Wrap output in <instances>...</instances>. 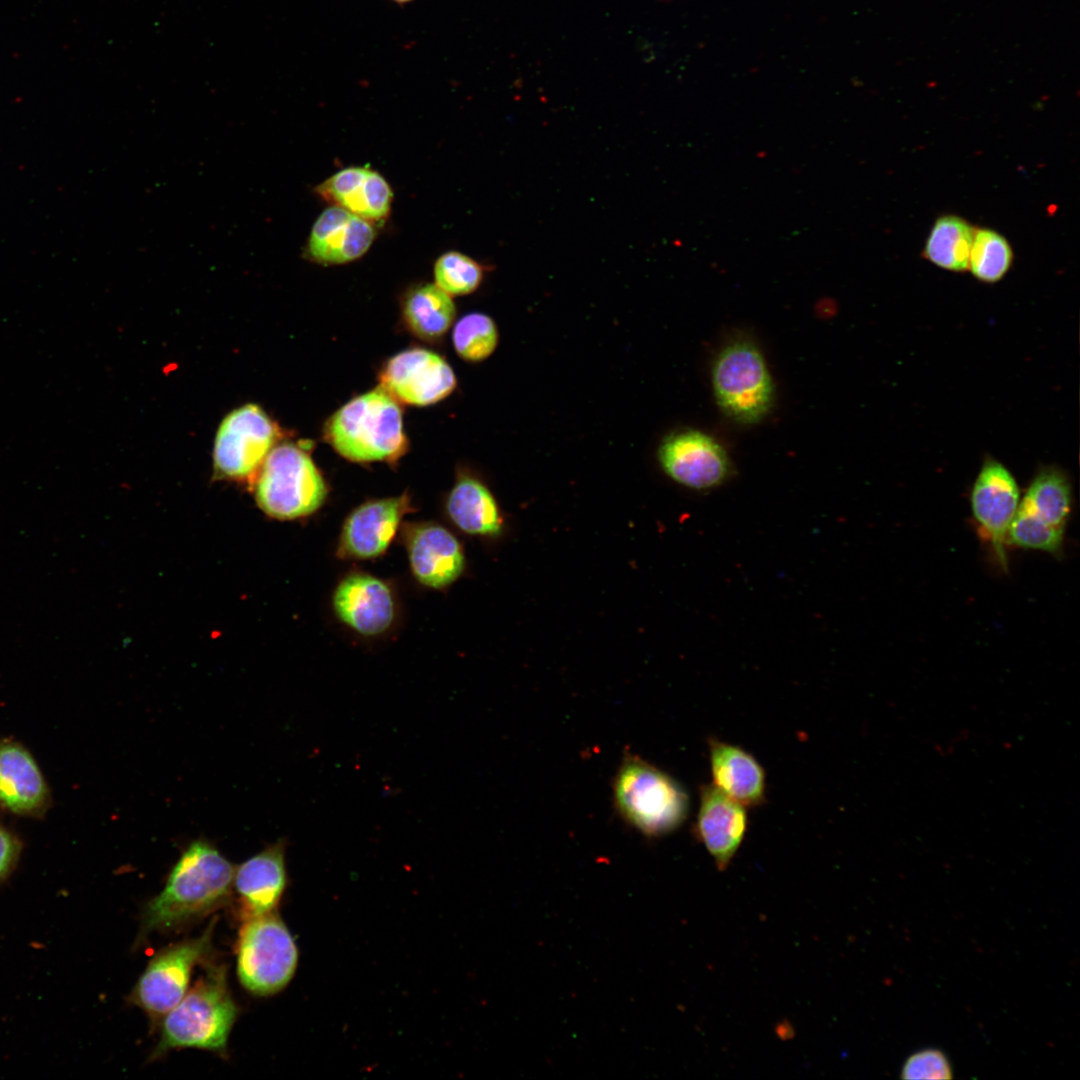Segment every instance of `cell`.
Wrapping results in <instances>:
<instances>
[{"label":"cell","mask_w":1080,"mask_h":1080,"mask_svg":"<svg viewBox=\"0 0 1080 1080\" xmlns=\"http://www.w3.org/2000/svg\"><path fill=\"white\" fill-rule=\"evenodd\" d=\"M235 868L206 839L190 842L171 868L162 891L144 907L139 938L176 930L223 906Z\"/></svg>","instance_id":"obj_1"},{"label":"cell","mask_w":1080,"mask_h":1080,"mask_svg":"<svg viewBox=\"0 0 1080 1080\" xmlns=\"http://www.w3.org/2000/svg\"><path fill=\"white\" fill-rule=\"evenodd\" d=\"M204 973L161 1020L151 1060L174 1049L196 1048L226 1055L239 1008L229 990L227 969L207 962Z\"/></svg>","instance_id":"obj_2"},{"label":"cell","mask_w":1080,"mask_h":1080,"mask_svg":"<svg viewBox=\"0 0 1080 1080\" xmlns=\"http://www.w3.org/2000/svg\"><path fill=\"white\" fill-rule=\"evenodd\" d=\"M324 438L340 456L355 463H396L408 448L398 401L380 386L331 415Z\"/></svg>","instance_id":"obj_3"},{"label":"cell","mask_w":1080,"mask_h":1080,"mask_svg":"<svg viewBox=\"0 0 1080 1080\" xmlns=\"http://www.w3.org/2000/svg\"><path fill=\"white\" fill-rule=\"evenodd\" d=\"M306 442H282L269 452L251 481L258 507L277 520H294L319 510L327 483Z\"/></svg>","instance_id":"obj_4"},{"label":"cell","mask_w":1080,"mask_h":1080,"mask_svg":"<svg viewBox=\"0 0 1080 1080\" xmlns=\"http://www.w3.org/2000/svg\"><path fill=\"white\" fill-rule=\"evenodd\" d=\"M616 808L647 836L673 832L686 820L689 798L670 775L634 756L619 767L613 784Z\"/></svg>","instance_id":"obj_5"},{"label":"cell","mask_w":1080,"mask_h":1080,"mask_svg":"<svg viewBox=\"0 0 1080 1080\" xmlns=\"http://www.w3.org/2000/svg\"><path fill=\"white\" fill-rule=\"evenodd\" d=\"M293 936L275 912L244 920L236 946V970L241 985L256 996L280 992L297 968Z\"/></svg>","instance_id":"obj_6"},{"label":"cell","mask_w":1080,"mask_h":1080,"mask_svg":"<svg viewBox=\"0 0 1080 1080\" xmlns=\"http://www.w3.org/2000/svg\"><path fill=\"white\" fill-rule=\"evenodd\" d=\"M716 402L730 419L755 424L769 412L774 387L765 359L747 339H737L722 348L712 367Z\"/></svg>","instance_id":"obj_7"},{"label":"cell","mask_w":1080,"mask_h":1080,"mask_svg":"<svg viewBox=\"0 0 1080 1080\" xmlns=\"http://www.w3.org/2000/svg\"><path fill=\"white\" fill-rule=\"evenodd\" d=\"M216 920L213 918L198 937L159 950L137 980L128 1001L141 1008L153 1025L185 996L194 968L211 960Z\"/></svg>","instance_id":"obj_8"},{"label":"cell","mask_w":1080,"mask_h":1080,"mask_svg":"<svg viewBox=\"0 0 1080 1080\" xmlns=\"http://www.w3.org/2000/svg\"><path fill=\"white\" fill-rule=\"evenodd\" d=\"M280 436L278 425L259 405L247 403L233 409L216 431L215 476L251 483Z\"/></svg>","instance_id":"obj_9"},{"label":"cell","mask_w":1080,"mask_h":1080,"mask_svg":"<svg viewBox=\"0 0 1080 1080\" xmlns=\"http://www.w3.org/2000/svg\"><path fill=\"white\" fill-rule=\"evenodd\" d=\"M380 387L395 400L424 407L448 397L457 386L452 367L439 354L415 347L388 359L379 374Z\"/></svg>","instance_id":"obj_10"},{"label":"cell","mask_w":1080,"mask_h":1080,"mask_svg":"<svg viewBox=\"0 0 1080 1080\" xmlns=\"http://www.w3.org/2000/svg\"><path fill=\"white\" fill-rule=\"evenodd\" d=\"M657 458L669 478L699 491L720 486L731 468L725 449L708 434L693 429L666 436L658 447Z\"/></svg>","instance_id":"obj_11"},{"label":"cell","mask_w":1080,"mask_h":1080,"mask_svg":"<svg viewBox=\"0 0 1080 1080\" xmlns=\"http://www.w3.org/2000/svg\"><path fill=\"white\" fill-rule=\"evenodd\" d=\"M413 510L408 491L361 503L344 520L336 555L344 560L382 556L400 530L404 517Z\"/></svg>","instance_id":"obj_12"},{"label":"cell","mask_w":1080,"mask_h":1080,"mask_svg":"<svg viewBox=\"0 0 1080 1080\" xmlns=\"http://www.w3.org/2000/svg\"><path fill=\"white\" fill-rule=\"evenodd\" d=\"M337 619L354 632L374 637L385 633L396 617V599L391 586L372 574H346L332 594Z\"/></svg>","instance_id":"obj_13"},{"label":"cell","mask_w":1080,"mask_h":1080,"mask_svg":"<svg viewBox=\"0 0 1080 1080\" xmlns=\"http://www.w3.org/2000/svg\"><path fill=\"white\" fill-rule=\"evenodd\" d=\"M413 577L421 585L443 590L465 569V553L460 541L445 526L435 522L405 524L402 530Z\"/></svg>","instance_id":"obj_14"},{"label":"cell","mask_w":1080,"mask_h":1080,"mask_svg":"<svg viewBox=\"0 0 1080 1080\" xmlns=\"http://www.w3.org/2000/svg\"><path fill=\"white\" fill-rule=\"evenodd\" d=\"M972 513L1006 568L1004 545L1020 503L1018 485L1010 471L995 460L985 462L971 491Z\"/></svg>","instance_id":"obj_15"},{"label":"cell","mask_w":1080,"mask_h":1080,"mask_svg":"<svg viewBox=\"0 0 1080 1080\" xmlns=\"http://www.w3.org/2000/svg\"><path fill=\"white\" fill-rule=\"evenodd\" d=\"M285 848L279 840L235 868L233 889L243 921L276 911L288 880Z\"/></svg>","instance_id":"obj_16"},{"label":"cell","mask_w":1080,"mask_h":1080,"mask_svg":"<svg viewBox=\"0 0 1080 1080\" xmlns=\"http://www.w3.org/2000/svg\"><path fill=\"white\" fill-rule=\"evenodd\" d=\"M375 238L371 223L341 207L325 209L313 224L306 256L324 265L345 264L363 256Z\"/></svg>","instance_id":"obj_17"},{"label":"cell","mask_w":1080,"mask_h":1080,"mask_svg":"<svg viewBox=\"0 0 1080 1080\" xmlns=\"http://www.w3.org/2000/svg\"><path fill=\"white\" fill-rule=\"evenodd\" d=\"M746 830L745 806L713 785L701 788L695 832L719 870L728 867L743 842Z\"/></svg>","instance_id":"obj_18"},{"label":"cell","mask_w":1080,"mask_h":1080,"mask_svg":"<svg viewBox=\"0 0 1080 1080\" xmlns=\"http://www.w3.org/2000/svg\"><path fill=\"white\" fill-rule=\"evenodd\" d=\"M50 794L31 754L19 743H0V804L22 816H40Z\"/></svg>","instance_id":"obj_19"},{"label":"cell","mask_w":1080,"mask_h":1080,"mask_svg":"<svg viewBox=\"0 0 1080 1080\" xmlns=\"http://www.w3.org/2000/svg\"><path fill=\"white\" fill-rule=\"evenodd\" d=\"M316 192L333 206L369 222L387 217L393 199L388 182L367 167L342 169L318 185Z\"/></svg>","instance_id":"obj_20"},{"label":"cell","mask_w":1080,"mask_h":1080,"mask_svg":"<svg viewBox=\"0 0 1080 1080\" xmlns=\"http://www.w3.org/2000/svg\"><path fill=\"white\" fill-rule=\"evenodd\" d=\"M709 754L714 787L745 807L765 802V771L753 755L714 738Z\"/></svg>","instance_id":"obj_21"},{"label":"cell","mask_w":1080,"mask_h":1080,"mask_svg":"<svg viewBox=\"0 0 1080 1080\" xmlns=\"http://www.w3.org/2000/svg\"><path fill=\"white\" fill-rule=\"evenodd\" d=\"M445 512L463 533L494 537L502 530L497 501L489 488L469 474H460L445 500Z\"/></svg>","instance_id":"obj_22"},{"label":"cell","mask_w":1080,"mask_h":1080,"mask_svg":"<svg viewBox=\"0 0 1080 1080\" xmlns=\"http://www.w3.org/2000/svg\"><path fill=\"white\" fill-rule=\"evenodd\" d=\"M401 310L408 331L428 342L440 340L453 325L456 315L451 296L430 283L409 290Z\"/></svg>","instance_id":"obj_23"},{"label":"cell","mask_w":1080,"mask_h":1080,"mask_svg":"<svg viewBox=\"0 0 1080 1080\" xmlns=\"http://www.w3.org/2000/svg\"><path fill=\"white\" fill-rule=\"evenodd\" d=\"M1071 503L1069 479L1062 471L1047 468L1033 479L1018 507L1052 526L1065 528Z\"/></svg>","instance_id":"obj_24"},{"label":"cell","mask_w":1080,"mask_h":1080,"mask_svg":"<svg viewBox=\"0 0 1080 1080\" xmlns=\"http://www.w3.org/2000/svg\"><path fill=\"white\" fill-rule=\"evenodd\" d=\"M974 232L975 229L961 217L941 216L930 230L924 256L943 269L966 271Z\"/></svg>","instance_id":"obj_25"},{"label":"cell","mask_w":1080,"mask_h":1080,"mask_svg":"<svg viewBox=\"0 0 1080 1080\" xmlns=\"http://www.w3.org/2000/svg\"><path fill=\"white\" fill-rule=\"evenodd\" d=\"M451 338L454 350L461 359L478 363L489 358L496 350L499 331L490 316L471 312L455 323Z\"/></svg>","instance_id":"obj_26"},{"label":"cell","mask_w":1080,"mask_h":1080,"mask_svg":"<svg viewBox=\"0 0 1080 1080\" xmlns=\"http://www.w3.org/2000/svg\"><path fill=\"white\" fill-rule=\"evenodd\" d=\"M1012 259V249L1005 237L991 229H975L968 268L978 280L989 283L1000 280Z\"/></svg>","instance_id":"obj_27"},{"label":"cell","mask_w":1080,"mask_h":1080,"mask_svg":"<svg viewBox=\"0 0 1080 1080\" xmlns=\"http://www.w3.org/2000/svg\"><path fill=\"white\" fill-rule=\"evenodd\" d=\"M483 276V267L478 262L457 251L444 253L434 265L435 284L450 296L473 293Z\"/></svg>","instance_id":"obj_28"},{"label":"cell","mask_w":1080,"mask_h":1080,"mask_svg":"<svg viewBox=\"0 0 1080 1080\" xmlns=\"http://www.w3.org/2000/svg\"><path fill=\"white\" fill-rule=\"evenodd\" d=\"M1064 529L1052 526L1018 507L1008 528L1007 542L1023 548L1058 553L1063 544Z\"/></svg>","instance_id":"obj_29"},{"label":"cell","mask_w":1080,"mask_h":1080,"mask_svg":"<svg viewBox=\"0 0 1080 1080\" xmlns=\"http://www.w3.org/2000/svg\"><path fill=\"white\" fill-rule=\"evenodd\" d=\"M951 1064L943 1051L926 1048L911 1054L904 1062L903 1079H951Z\"/></svg>","instance_id":"obj_30"},{"label":"cell","mask_w":1080,"mask_h":1080,"mask_svg":"<svg viewBox=\"0 0 1080 1080\" xmlns=\"http://www.w3.org/2000/svg\"><path fill=\"white\" fill-rule=\"evenodd\" d=\"M21 848L18 838L0 825V883L14 870Z\"/></svg>","instance_id":"obj_31"},{"label":"cell","mask_w":1080,"mask_h":1080,"mask_svg":"<svg viewBox=\"0 0 1080 1080\" xmlns=\"http://www.w3.org/2000/svg\"><path fill=\"white\" fill-rule=\"evenodd\" d=\"M391 1L398 4V5H405V4H408V3H410V2H412L414 0H391Z\"/></svg>","instance_id":"obj_32"}]
</instances>
